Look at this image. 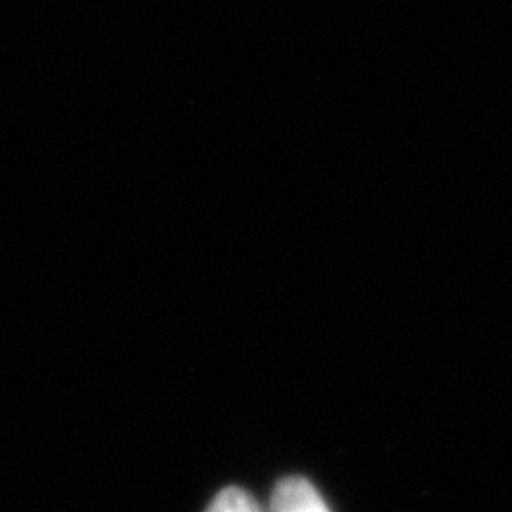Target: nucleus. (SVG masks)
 Listing matches in <instances>:
<instances>
[{
	"mask_svg": "<svg viewBox=\"0 0 512 512\" xmlns=\"http://www.w3.org/2000/svg\"><path fill=\"white\" fill-rule=\"evenodd\" d=\"M268 512H330L316 486L304 477H287L273 489Z\"/></svg>",
	"mask_w": 512,
	"mask_h": 512,
	"instance_id": "f257e3e1",
	"label": "nucleus"
},
{
	"mask_svg": "<svg viewBox=\"0 0 512 512\" xmlns=\"http://www.w3.org/2000/svg\"><path fill=\"white\" fill-rule=\"evenodd\" d=\"M207 512H264V508L254 501L252 494L230 486V489H223L221 494L211 501Z\"/></svg>",
	"mask_w": 512,
	"mask_h": 512,
	"instance_id": "f03ea898",
	"label": "nucleus"
}]
</instances>
